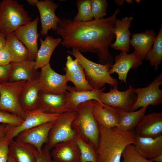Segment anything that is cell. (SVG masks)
I'll return each mask as SVG.
<instances>
[{"mask_svg": "<svg viewBox=\"0 0 162 162\" xmlns=\"http://www.w3.org/2000/svg\"><path fill=\"white\" fill-rule=\"evenodd\" d=\"M120 11L117 8L108 17L88 22L60 18L56 32L62 38L60 44L67 48L95 53L101 64H113L109 47L116 38L115 24Z\"/></svg>", "mask_w": 162, "mask_h": 162, "instance_id": "6da1fadb", "label": "cell"}, {"mask_svg": "<svg viewBox=\"0 0 162 162\" xmlns=\"http://www.w3.org/2000/svg\"><path fill=\"white\" fill-rule=\"evenodd\" d=\"M99 126L100 140L96 151L97 162H120L124 149L135 141L134 131H122L116 127Z\"/></svg>", "mask_w": 162, "mask_h": 162, "instance_id": "7a4b0ae2", "label": "cell"}, {"mask_svg": "<svg viewBox=\"0 0 162 162\" xmlns=\"http://www.w3.org/2000/svg\"><path fill=\"white\" fill-rule=\"evenodd\" d=\"M72 127L85 142L92 144L96 151L99 145L100 130L99 125L92 112V100L80 104Z\"/></svg>", "mask_w": 162, "mask_h": 162, "instance_id": "3957f363", "label": "cell"}, {"mask_svg": "<svg viewBox=\"0 0 162 162\" xmlns=\"http://www.w3.org/2000/svg\"><path fill=\"white\" fill-rule=\"evenodd\" d=\"M72 49V52L69 51L67 52L72 55L77 60L84 70L87 81L93 89H100L106 84L112 87L118 86L117 80L109 72L112 64L96 63L87 58L77 49Z\"/></svg>", "mask_w": 162, "mask_h": 162, "instance_id": "277c9868", "label": "cell"}, {"mask_svg": "<svg viewBox=\"0 0 162 162\" xmlns=\"http://www.w3.org/2000/svg\"><path fill=\"white\" fill-rule=\"evenodd\" d=\"M31 20L23 5L17 1L0 2V32L5 37Z\"/></svg>", "mask_w": 162, "mask_h": 162, "instance_id": "5b68a950", "label": "cell"}, {"mask_svg": "<svg viewBox=\"0 0 162 162\" xmlns=\"http://www.w3.org/2000/svg\"><path fill=\"white\" fill-rule=\"evenodd\" d=\"M27 82L22 80L0 84V111L9 112L24 119L25 112L20 105L19 98Z\"/></svg>", "mask_w": 162, "mask_h": 162, "instance_id": "8992f818", "label": "cell"}, {"mask_svg": "<svg viewBox=\"0 0 162 162\" xmlns=\"http://www.w3.org/2000/svg\"><path fill=\"white\" fill-rule=\"evenodd\" d=\"M76 114V111L62 113L53 122L46 144L50 150L58 143L74 139L77 134L72 124Z\"/></svg>", "mask_w": 162, "mask_h": 162, "instance_id": "52a82bcc", "label": "cell"}, {"mask_svg": "<svg viewBox=\"0 0 162 162\" xmlns=\"http://www.w3.org/2000/svg\"><path fill=\"white\" fill-rule=\"evenodd\" d=\"M59 114L47 113L38 108L26 111L22 122L17 125H5V136L9 142L21 132L46 122H53Z\"/></svg>", "mask_w": 162, "mask_h": 162, "instance_id": "ba28073f", "label": "cell"}, {"mask_svg": "<svg viewBox=\"0 0 162 162\" xmlns=\"http://www.w3.org/2000/svg\"><path fill=\"white\" fill-rule=\"evenodd\" d=\"M162 84V74H160L153 81L146 87H133L134 93L136 95V101L130 112L136 110L145 106L159 105L162 103V90L160 86Z\"/></svg>", "mask_w": 162, "mask_h": 162, "instance_id": "9c48e42d", "label": "cell"}, {"mask_svg": "<svg viewBox=\"0 0 162 162\" xmlns=\"http://www.w3.org/2000/svg\"><path fill=\"white\" fill-rule=\"evenodd\" d=\"M40 91L49 93H66L70 87L66 76L59 74L51 68L50 64L41 68L38 77Z\"/></svg>", "mask_w": 162, "mask_h": 162, "instance_id": "30bf717a", "label": "cell"}, {"mask_svg": "<svg viewBox=\"0 0 162 162\" xmlns=\"http://www.w3.org/2000/svg\"><path fill=\"white\" fill-rule=\"evenodd\" d=\"M133 87L130 85L126 91H120L118 86H113L108 92L104 93L103 91L101 93L99 97L100 102L108 106L130 112L137 98L133 91Z\"/></svg>", "mask_w": 162, "mask_h": 162, "instance_id": "8fae6325", "label": "cell"}, {"mask_svg": "<svg viewBox=\"0 0 162 162\" xmlns=\"http://www.w3.org/2000/svg\"><path fill=\"white\" fill-rule=\"evenodd\" d=\"M39 17L37 16L33 20L21 26L13 32L16 38L27 49L28 59L34 61L38 50V39L40 35L37 30Z\"/></svg>", "mask_w": 162, "mask_h": 162, "instance_id": "7c38bea8", "label": "cell"}, {"mask_svg": "<svg viewBox=\"0 0 162 162\" xmlns=\"http://www.w3.org/2000/svg\"><path fill=\"white\" fill-rule=\"evenodd\" d=\"M54 122V121H53ZM53 122H46L23 130L16 136V140L34 146L38 152L48 141L49 132Z\"/></svg>", "mask_w": 162, "mask_h": 162, "instance_id": "4fadbf2b", "label": "cell"}, {"mask_svg": "<svg viewBox=\"0 0 162 162\" xmlns=\"http://www.w3.org/2000/svg\"><path fill=\"white\" fill-rule=\"evenodd\" d=\"M142 60L133 52L128 54L121 52L115 57V63L112 64L109 70L111 75L116 73L118 76V79L126 84L128 73L131 69H135L142 64Z\"/></svg>", "mask_w": 162, "mask_h": 162, "instance_id": "5bb4252c", "label": "cell"}, {"mask_svg": "<svg viewBox=\"0 0 162 162\" xmlns=\"http://www.w3.org/2000/svg\"><path fill=\"white\" fill-rule=\"evenodd\" d=\"M36 6L40 15L41 29L40 34L47 35L48 30L52 29L56 31L60 18L56 16L55 11L58 7L57 4L52 0L38 1Z\"/></svg>", "mask_w": 162, "mask_h": 162, "instance_id": "9a60e30c", "label": "cell"}, {"mask_svg": "<svg viewBox=\"0 0 162 162\" xmlns=\"http://www.w3.org/2000/svg\"><path fill=\"white\" fill-rule=\"evenodd\" d=\"M105 88L104 87L91 91H78L74 87L70 86L68 92L65 94V103L61 113L76 111L80 104L88 101L95 100L100 102V95Z\"/></svg>", "mask_w": 162, "mask_h": 162, "instance_id": "2e32d148", "label": "cell"}, {"mask_svg": "<svg viewBox=\"0 0 162 162\" xmlns=\"http://www.w3.org/2000/svg\"><path fill=\"white\" fill-rule=\"evenodd\" d=\"M135 134L140 136L154 138L162 135V112L145 115L135 128Z\"/></svg>", "mask_w": 162, "mask_h": 162, "instance_id": "e0dca14e", "label": "cell"}, {"mask_svg": "<svg viewBox=\"0 0 162 162\" xmlns=\"http://www.w3.org/2000/svg\"><path fill=\"white\" fill-rule=\"evenodd\" d=\"M133 145L140 156L151 160L162 154V135L152 138L142 137L136 134L135 141Z\"/></svg>", "mask_w": 162, "mask_h": 162, "instance_id": "ac0fdd59", "label": "cell"}, {"mask_svg": "<svg viewBox=\"0 0 162 162\" xmlns=\"http://www.w3.org/2000/svg\"><path fill=\"white\" fill-rule=\"evenodd\" d=\"M133 20L132 16L125 17L122 20L116 19L114 29L116 40L110 45L112 48L127 53L129 52L131 35L129 28Z\"/></svg>", "mask_w": 162, "mask_h": 162, "instance_id": "d6986e66", "label": "cell"}, {"mask_svg": "<svg viewBox=\"0 0 162 162\" xmlns=\"http://www.w3.org/2000/svg\"><path fill=\"white\" fill-rule=\"evenodd\" d=\"M40 91L38 77L27 82L19 98L20 105L24 111L38 108L39 94Z\"/></svg>", "mask_w": 162, "mask_h": 162, "instance_id": "ffe728a7", "label": "cell"}, {"mask_svg": "<svg viewBox=\"0 0 162 162\" xmlns=\"http://www.w3.org/2000/svg\"><path fill=\"white\" fill-rule=\"evenodd\" d=\"M92 112L99 125L107 128L117 127L118 117L114 107L93 100H92Z\"/></svg>", "mask_w": 162, "mask_h": 162, "instance_id": "44dd1931", "label": "cell"}, {"mask_svg": "<svg viewBox=\"0 0 162 162\" xmlns=\"http://www.w3.org/2000/svg\"><path fill=\"white\" fill-rule=\"evenodd\" d=\"M51 153L54 160L58 162H80L79 149L74 139L56 144Z\"/></svg>", "mask_w": 162, "mask_h": 162, "instance_id": "7402d4cb", "label": "cell"}, {"mask_svg": "<svg viewBox=\"0 0 162 162\" xmlns=\"http://www.w3.org/2000/svg\"><path fill=\"white\" fill-rule=\"evenodd\" d=\"M38 151L33 146L15 140L9 142L8 155L15 162H36Z\"/></svg>", "mask_w": 162, "mask_h": 162, "instance_id": "603a6c76", "label": "cell"}, {"mask_svg": "<svg viewBox=\"0 0 162 162\" xmlns=\"http://www.w3.org/2000/svg\"><path fill=\"white\" fill-rule=\"evenodd\" d=\"M156 35L152 29L133 34L130 44L134 48L133 53L142 60L145 59L154 43Z\"/></svg>", "mask_w": 162, "mask_h": 162, "instance_id": "cb8c5ba5", "label": "cell"}, {"mask_svg": "<svg viewBox=\"0 0 162 162\" xmlns=\"http://www.w3.org/2000/svg\"><path fill=\"white\" fill-rule=\"evenodd\" d=\"M118 117V123L116 127L124 131H133L145 115L148 106L132 112H126L114 107Z\"/></svg>", "mask_w": 162, "mask_h": 162, "instance_id": "d4e9b609", "label": "cell"}, {"mask_svg": "<svg viewBox=\"0 0 162 162\" xmlns=\"http://www.w3.org/2000/svg\"><path fill=\"white\" fill-rule=\"evenodd\" d=\"M40 47L38 50L34 61V70H36L50 64L51 57L55 48L60 44V38H54L47 35L44 40L40 38Z\"/></svg>", "mask_w": 162, "mask_h": 162, "instance_id": "484cf974", "label": "cell"}, {"mask_svg": "<svg viewBox=\"0 0 162 162\" xmlns=\"http://www.w3.org/2000/svg\"><path fill=\"white\" fill-rule=\"evenodd\" d=\"M66 93L55 94L40 91L38 108L47 113H61L62 109L65 103Z\"/></svg>", "mask_w": 162, "mask_h": 162, "instance_id": "4316f807", "label": "cell"}, {"mask_svg": "<svg viewBox=\"0 0 162 162\" xmlns=\"http://www.w3.org/2000/svg\"><path fill=\"white\" fill-rule=\"evenodd\" d=\"M12 64L9 82L22 80L30 81L38 77L36 76L34 70L35 62L27 59L19 62L10 63Z\"/></svg>", "mask_w": 162, "mask_h": 162, "instance_id": "83f0119b", "label": "cell"}, {"mask_svg": "<svg viewBox=\"0 0 162 162\" xmlns=\"http://www.w3.org/2000/svg\"><path fill=\"white\" fill-rule=\"evenodd\" d=\"M5 47L11 55V63L28 59L29 53L27 49L16 38L13 32L6 36Z\"/></svg>", "mask_w": 162, "mask_h": 162, "instance_id": "f1b7e54d", "label": "cell"}, {"mask_svg": "<svg viewBox=\"0 0 162 162\" xmlns=\"http://www.w3.org/2000/svg\"><path fill=\"white\" fill-rule=\"evenodd\" d=\"M145 60L149 61L152 66H154L155 70L158 69V66L162 61V27L156 36L153 44L148 53Z\"/></svg>", "mask_w": 162, "mask_h": 162, "instance_id": "f546056e", "label": "cell"}, {"mask_svg": "<svg viewBox=\"0 0 162 162\" xmlns=\"http://www.w3.org/2000/svg\"><path fill=\"white\" fill-rule=\"evenodd\" d=\"M74 140L80 152V162H97L96 151L92 144L85 142L77 134Z\"/></svg>", "mask_w": 162, "mask_h": 162, "instance_id": "4dcf8cb0", "label": "cell"}, {"mask_svg": "<svg viewBox=\"0 0 162 162\" xmlns=\"http://www.w3.org/2000/svg\"><path fill=\"white\" fill-rule=\"evenodd\" d=\"M68 81L72 82L74 85V88L78 91H91L94 89L89 84L87 81L84 70L80 64L78 69L72 73L66 72L65 74Z\"/></svg>", "mask_w": 162, "mask_h": 162, "instance_id": "1f68e13d", "label": "cell"}, {"mask_svg": "<svg viewBox=\"0 0 162 162\" xmlns=\"http://www.w3.org/2000/svg\"><path fill=\"white\" fill-rule=\"evenodd\" d=\"M76 5L78 12L74 17V21L88 22L93 20L91 0H78L76 2Z\"/></svg>", "mask_w": 162, "mask_h": 162, "instance_id": "d6a6232c", "label": "cell"}, {"mask_svg": "<svg viewBox=\"0 0 162 162\" xmlns=\"http://www.w3.org/2000/svg\"><path fill=\"white\" fill-rule=\"evenodd\" d=\"M91 11L94 20H99L105 16L108 4L106 0H91Z\"/></svg>", "mask_w": 162, "mask_h": 162, "instance_id": "836d02e7", "label": "cell"}, {"mask_svg": "<svg viewBox=\"0 0 162 162\" xmlns=\"http://www.w3.org/2000/svg\"><path fill=\"white\" fill-rule=\"evenodd\" d=\"M122 157L123 162H152L145 159L136 152L133 145L128 146L122 153Z\"/></svg>", "mask_w": 162, "mask_h": 162, "instance_id": "e575fe53", "label": "cell"}, {"mask_svg": "<svg viewBox=\"0 0 162 162\" xmlns=\"http://www.w3.org/2000/svg\"><path fill=\"white\" fill-rule=\"evenodd\" d=\"M23 119L9 112L0 111V123L2 124L17 125L21 124Z\"/></svg>", "mask_w": 162, "mask_h": 162, "instance_id": "d590c367", "label": "cell"}, {"mask_svg": "<svg viewBox=\"0 0 162 162\" xmlns=\"http://www.w3.org/2000/svg\"><path fill=\"white\" fill-rule=\"evenodd\" d=\"M9 142L5 134L0 136V162H7Z\"/></svg>", "mask_w": 162, "mask_h": 162, "instance_id": "8d00e7d4", "label": "cell"}, {"mask_svg": "<svg viewBox=\"0 0 162 162\" xmlns=\"http://www.w3.org/2000/svg\"><path fill=\"white\" fill-rule=\"evenodd\" d=\"M12 68L11 63L4 66H0V84L9 82Z\"/></svg>", "mask_w": 162, "mask_h": 162, "instance_id": "74e56055", "label": "cell"}, {"mask_svg": "<svg viewBox=\"0 0 162 162\" xmlns=\"http://www.w3.org/2000/svg\"><path fill=\"white\" fill-rule=\"evenodd\" d=\"M50 150L46 145L40 151H38L36 162H52Z\"/></svg>", "mask_w": 162, "mask_h": 162, "instance_id": "f35d334b", "label": "cell"}, {"mask_svg": "<svg viewBox=\"0 0 162 162\" xmlns=\"http://www.w3.org/2000/svg\"><path fill=\"white\" fill-rule=\"evenodd\" d=\"M65 67L64 68L65 72L72 73L76 70L80 65L77 60L75 59L73 60L70 55H68L67 57Z\"/></svg>", "mask_w": 162, "mask_h": 162, "instance_id": "ab89813d", "label": "cell"}, {"mask_svg": "<svg viewBox=\"0 0 162 162\" xmlns=\"http://www.w3.org/2000/svg\"><path fill=\"white\" fill-rule=\"evenodd\" d=\"M11 62V55L5 47L0 50V66L7 65Z\"/></svg>", "mask_w": 162, "mask_h": 162, "instance_id": "60d3db41", "label": "cell"}, {"mask_svg": "<svg viewBox=\"0 0 162 162\" xmlns=\"http://www.w3.org/2000/svg\"><path fill=\"white\" fill-rule=\"evenodd\" d=\"M6 37L0 32V50L5 46Z\"/></svg>", "mask_w": 162, "mask_h": 162, "instance_id": "b9f144b4", "label": "cell"}, {"mask_svg": "<svg viewBox=\"0 0 162 162\" xmlns=\"http://www.w3.org/2000/svg\"><path fill=\"white\" fill-rule=\"evenodd\" d=\"M152 162H162V154L150 160Z\"/></svg>", "mask_w": 162, "mask_h": 162, "instance_id": "7bdbcfd3", "label": "cell"}, {"mask_svg": "<svg viewBox=\"0 0 162 162\" xmlns=\"http://www.w3.org/2000/svg\"><path fill=\"white\" fill-rule=\"evenodd\" d=\"M5 125L4 124H2L0 125V136L5 134Z\"/></svg>", "mask_w": 162, "mask_h": 162, "instance_id": "ee69618b", "label": "cell"}, {"mask_svg": "<svg viewBox=\"0 0 162 162\" xmlns=\"http://www.w3.org/2000/svg\"><path fill=\"white\" fill-rule=\"evenodd\" d=\"M26 2L28 4L32 6H36V3L39 1L38 0H26Z\"/></svg>", "mask_w": 162, "mask_h": 162, "instance_id": "f6af8a7d", "label": "cell"}, {"mask_svg": "<svg viewBox=\"0 0 162 162\" xmlns=\"http://www.w3.org/2000/svg\"><path fill=\"white\" fill-rule=\"evenodd\" d=\"M124 1L122 0H117L116 1V2L118 4L120 5H123L124 2Z\"/></svg>", "mask_w": 162, "mask_h": 162, "instance_id": "bcb514c9", "label": "cell"}, {"mask_svg": "<svg viewBox=\"0 0 162 162\" xmlns=\"http://www.w3.org/2000/svg\"><path fill=\"white\" fill-rule=\"evenodd\" d=\"M7 162H15L13 159L8 155Z\"/></svg>", "mask_w": 162, "mask_h": 162, "instance_id": "7dc6e473", "label": "cell"}, {"mask_svg": "<svg viewBox=\"0 0 162 162\" xmlns=\"http://www.w3.org/2000/svg\"><path fill=\"white\" fill-rule=\"evenodd\" d=\"M127 2L128 3H132V1H130V0H127Z\"/></svg>", "mask_w": 162, "mask_h": 162, "instance_id": "c3c4849f", "label": "cell"}, {"mask_svg": "<svg viewBox=\"0 0 162 162\" xmlns=\"http://www.w3.org/2000/svg\"><path fill=\"white\" fill-rule=\"evenodd\" d=\"M52 162H57V161L53 160H52Z\"/></svg>", "mask_w": 162, "mask_h": 162, "instance_id": "681fc988", "label": "cell"}]
</instances>
